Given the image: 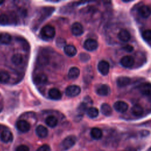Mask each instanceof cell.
<instances>
[{
    "mask_svg": "<svg viewBox=\"0 0 151 151\" xmlns=\"http://www.w3.org/2000/svg\"><path fill=\"white\" fill-rule=\"evenodd\" d=\"M138 89L140 93L143 96L151 97V84L149 83H144L139 85Z\"/></svg>",
    "mask_w": 151,
    "mask_h": 151,
    "instance_id": "8992f818",
    "label": "cell"
},
{
    "mask_svg": "<svg viewBox=\"0 0 151 151\" xmlns=\"http://www.w3.org/2000/svg\"><path fill=\"white\" fill-rule=\"evenodd\" d=\"M98 46L99 44L97 41L92 38L87 39L84 41L83 45L84 48L88 51H93L96 50L98 48Z\"/></svg>",
    "mask_w": 151,
    "mask_h": 151,
    "instance_id": "277c9868",
    "label": "cell"
},
{
    "mask_svg": "<svg viewBox=\"0 0 151 151\" xmlns=\"http://www.w3.org/2000/svg\"><path fill=\"white\" fill-rule=\"evenodd\" d=\"M137 12L140 16L144 18H148L151 15V9L147 5H142L140 6L137 10Z\"/></svg>",
    "mask_w": 151,
    "mask_h": 151,
    "instance_id": "4fadbf2b",
    "label": "cell"
},
{
    "mask_svg": "<svg viewBox=\"0 0 151 151\" xmlns=\"http://www.w3.org/2000/svg\"><path fill=\"white\" fill-rule=\"evenodd\" d=\"M4 1H1V0H0V5H2V4H4Z\"/></svg>",
    "mask_w": 151,
    "mask_h": 151,
    "instance_id": "f35d334b",
    "label": "cell"
},
{
    "mask_svg": "<svg viewBox=\"0 0 151 151\" xmlns=\"http://www.w3.org/2000/svg\"><path fill=\"white\" fill-rule=\"evenodd\" d=\"M97 68L99 71L103 76H106L109 73L110 65L108 62L104 60L100 61L97 65Z\"/></svg>",
    "mask_w": 151,
    "mask_h": 151,
    "instance_id": "52a82bcc",
    "label": "cell"
},
{
    "mask_svg": "<svg viewBox=\"0 0 151 151\" xmlns=\"http://www.w3.org/2000/svg\"><path fill=\"white\" fill-rule=\"evenodd\" d=\"M80 75V70L76 67H73L70 68L68 73V77L71 80H75Z\"/></svg>",
    "mask_w": 151,
    "mask_h": 151,
    "instance_id": "d6986e66",
    "label": "cell"
},
{
    "mask_svg": "<svg viewBox=\"0 0 151 151\" xmlns=\"http://www.w3.org/2000/svg\"><path fill=\"white\" fill-rule=\"evenodd\" d=\"M9 22V18L6 14L0 15V24L2 25H7Z\"/></svg>",
    "mask_w": 151,
    "mask_h": 151,
    "instance_id": "4dcf8cb0",
    "label": "cell"
},
{
    "mask_svg": "<svg viewBox=\"0 0 151 151\" xmlns=\"http://www.w3.org/2000/svg\"><path fill=\"white\" fill-rule=\"evenodd\" d=\"M84 103H86L87 105L90 104V105H91L92 103H93V101L91 99V98L88 96H87L84 98Z\"/></svg>",
    "mask_w": 151,
    "mask_h": 151,
    "instance_id": "8d00e7d4",
    "label": "cell"
},
{
    "mask_svg": "<svg viewBox=\"0 0 151 151\" xmlns=\"http://www.w3.org/2000/svg\"><path fill=\"white\" fill-rule=\"evenodd\" d=\"M86 113L90 118L94 119V118L97 117L99 116V110L96 107H88V109H87Z\"/></svg>",
    "mask_w": 151,
    "mask_h": 151,
    "instance_id": "484cf974",
    "label": "cell"
},
{
    "mask_svg": "<svg viewBox=\"0 0 151 151\" xmlns=\"http://www.w3.org/2000/svg\"><path fill=\"white\" fill-rule=\"evenodd\" d=\"M131 79L126 76H120L117 78L116 83L118 87H124L129 85L130 83Z\"/></svg>",
    "mask_w": 151,
    "mask_h": 151,
    "instance_id": "2e32d148",
    "label": "cell"
},
{
    "mask_svg": "<svg viewBox=\"0 0 151 151\" xmlns=\"http://www.w3.org/2000/svg\"><path fill=\"white\" fill-rule=\"evenodd\" d=\"M49 97L54 100H60L62 97L61 91L57 88H52L48 91Z\"/></svg>",
    "mask_w": 151,
    "mask_h": 151,
    "instance_id": "5bb4252c",
    "label": "cell"
},
{
    "mask_svg": "<svg viewBox=\"0 0 151 151\" xmlns=\"http://www.w3.org/2000/svg\"><path fill=\"white\" fill-rule=\"evenodd\" d=\"M143 39L146 41H151V29H147L144 31L142 34Z\"/></svg>",
    "mask_w": 151,
    "mask_h": 151,
    "instance_id": "f546056e",
    "label": "cell"
},
{
    "mask_svg": "<svg viewBox=\"0 0 151 151\" xmlns=\"http://www.w3.org/2000/svg\"><path fill=\"white\" fill-rule=\"evenodd\" d=\"M96 93L101 96H106L110 93V88L107 84H101L96 89Z\"/></svg>",
    "mask_w": 151,
    "mask_h": 151,
    "instance_id": "8fae6325",
    "label": "cell"
},
{
    "mask_svg": "<svg viewBox=\"0 0 151 151\" xmlns=\"http://www.w3.org/2000/svg\"><path fill=\"white\" fill-rule=\"evenodd\" d=\"M50 150H51V149L50 146L47 144H44L41 146L40 147H39L36 151H50Z\"/></svg>",
    "mask_w": 151,
    "mask_h": 151,
    "instance_id": "d6a6232c",
    "label": "cell"
},
{
    "mask_svg": "<svg viewBox=\"0 0 151 151\" xmlns=\"http://www.w3.org/2000/svg\"><path fill=\"white\" fill-rule=\"evenodd\" d=\"M71 32L75 36H80L83 34L84 29L83 25L78 22L73 23L71 26Z\"/></svg>",
    "mask_w": 151,
    "mask_h": 151,
    "instance_id": "30bf717a",
    "label": "cell"
},
{
    "mask_svg": "<svg viewBox=\"0 0 151 151\" xmlns=\"http://www.w3.org/2000/svg\"><path fill=\"white\" fill-rule=\"evenodd\" d=\"M117 37L119 39L123 42H127L130 39L131 35L129 32L126 29H122L118 33Z\"/></svg>",
    "mask_w": 151,
    "mask_h": 151,
    "instance_id": "e0dca14e",
    "label": "cell"
},
{
    "mask_svg": "<svg viewBox=\"0 0 151 151\" xmlns=\"http://www.w3.org/2000/svg\"><path fill=\"white\" fill-rule=\"evenodd\" d=\"M46 124L50 127H55L58 124V119L54 116H49L45 119Z\"/></svg>",
    "mask_w": 151,
    "mask_h": 151,
    "instance_id": "d4e9b609",
    "label": "cell"
},
{
    "mask_svg": "<svg viewBox=\"0 0 151 151\" xmlns=\"http://www.w3.org/2000/svg\"><path fill=\"white\" fill-rule=\"evenodd\" d=\"M80 58L83 62H86L90 58V57L87 53H81L80 55Z\"/></svg>",
    "mask_w": 151,
    "mask_h": 151,
    "instance_id": "836d02e7",
    "label": "cell"
},
{
    "mask_svg": "<svg viewBox=\"0 0 151 151\" xmlns=\"http://www.w3.org/2000/svg\"><path fill=\"white\" fill-rule=\"evenodd\" d=\"M12 63L16 65L21 64L23 61V57L20 54H15L12 55L11 58Z\"/></svg>",
    "mask_w": 151,
    "mask_h": 151,
    "instance_id": "83f0119b",
    "label": "cell"
},
{
    "mask_svg": "<svg viewBox=\"0 0 151 151\" xmlns=\"http://www.w3.org/2000/svg\"><path fill=\"white\" fill-rule=\"evenodd\" d=\"M0 139L4 143H9L12 140L13 134L9 130H4L0 134Z\"/></svg>",
    "mask_w": 151,
    "mask_h": 151,
    "instance_id": "7c38bea8",
    "label": "cell"
},
{
    "mask_svg": "<svg viewBox=\"0 0 151 151\" xmlns=\"http://www.w3.org/2000/svg\"><path fill=\"white\" fill-rule=\"evenodd\" d=\"M113 107L115 110L119 113H124L128 109V104L123 101H117L114 103Z\"/></svg>",
    "mask_w": 151,
    "mask_h": 151,
    "instance_id": "9c48e42d",
    "label": "cell"
},
{
    "mask_svg": "<svg viewBox=\"0 0 151 151\" xmlns=\"http://www.w3.org/2000/svg\"><path fill=\"white\" fill-rule=\"evenodd\" d=\"M88 109V105H87L86 103H84V102L83 101V103H81L79 105V106L78 107L77 110H78V113H79L80 114L83 115L85 111H87V110Z\"/></svg>",
    "mask_w": 151,
    "mask_h": 151,
    "instance_id": "f1b7e54d",
    "label": "cell"
},
{
    "mask_svg": "<svg viewBox=\"0 0 151 151\" xmlns=\"http://www.w3.org/2000/svg\"><path fill=\"white\" fill-rule=\"evenodd\" d=\"M12 40L11 35L6 32L0 33V43L5 45L9 44Z\"/></svg>",
    "mask_w": 151,
    "mask_h": 151,
    "instance_id": "603a6c76",
    "label": "cell"
},
{
    "mask_svg": "<svg viewBox=\"0 0 151 151\" xmlns=\"http://www.w3.org/2000/svg\"><path fill=\"white\" fill-rule=\"evenodd\" d=\"M81 88L77 85H71L68 86L65 91V94L70 97H74L80 94Z\"/></svg>",
    "mask_w": 151,
    "mask_h": 151,
    "instance_id": "3957f363",
    "label": "cell"
},
{
    "mask_svg": "<svg viewBox=\"0 0 151 151\" xmlns=\"http://www.w3.org/2000/svg\"><path fill=\"white\" fill-rule=\"evenodd\" d=\"M131 111L133 115L136 117H139L143 113V109L139 104H134L131 109Z\"/></svg>",
    "mask_w": 151,
    "mask_h": 151,
    "instance_id": "cb8c5ba5",
    "label": "cell"
},
{
    "mask_svg": "<svg viewBox=\"0 0 151 151\" xmlns=\"http://www.w3.org/2000/svg\"><path fill=\"white\" fill-rule=\"evenodd\" d=\"M101 113L106 116H110L112 114V108L107 103H103L100 107Z\"/></svg>",
    "mask_w": 151,
    "mask_h": 151,
    "instance_id": "ffe728a7",
    "label": "cell"
},
{
    "mask_svg": "<svg viewBox=\"0 0 151 151\" xmlns=\"http://www.w3.org/2000/svg\"><path fill=\"white\" fill-rule=\"evenodd\" d=\"M41 35L44 38L52 39L55 35V30L54 27L50 25H45L41 30Z\"/></svg>",
    "mask_w": 151,
    "mask_h": 151,
    "instance_id": "7a4b0ae2",
    "label": "cell"
},
{
    "mask_svg": "<svg viewBox=\"0 0 151 151\" xmlns=\"http://www.w3.org/2000/svg\"><path fill=\"white\" fill-rule=\"evenodd\" d=\"M77 138L75 136L70 135L66 137L61 142L59 148L61 151H66L71 149L76 143Z\"/></svg>",
    "mask_w": 151,
    "mask_h": 151,
    "instance_id": "6da1fadb",
    "label": "cell"
},
{
    "mask_svg": "<svg viewBox=\"0 0 151 151\" xmlns=\"http://www.w3.org/2000/svg\"><path fill=\"white\" fill-rule=\"evenodd\" d=\"M35 133L40 138H45L48 136V129L42 125H39L35 129Z\"/></svg>",
    "mask_w": 151,
    "mask_h": 151,
    "instance_id": "9a60e30c",
    "label": "cell"
},
{
    "mask_svg": "<svg viewBox=\"0 0 151 151\" xmlns=\"http://www.w3.org/2000/svg\"><path fill=\"white\" fill-rule=\"evenodd\" d=\"M91 137L95 140H99L102 137L103 132L101 130L97 127H93L90 132Z\"/></svg>",
    "mask_w": 151,
    "mask_h": 151,
    "instance_id": "7402d4cb",
    "label": "cell"
},
{
    "mask_svg": "<svg viewBox=\"0 0 151 151\" xmlns=\"http://www.w3.org/2000/svg\"><path fill=\"white\" fill-rule=\"evenodd\" d=\"M123 50H125L126 52H130L133 50V47L130 45H126L123 47Z\"/></svg>",
    "mask_w": 151,
    "mask_h": 151,
    "instance_id": "d590c367",
    "label": "cell"
},
{
    "mask_svg": "<svg viewBox=\"0 0 151 151\" xmlns=\"http://www.w3.org/2000/svg\"><path fill=\"white\" fill-rule=\"evenodd\" d=\"M17 129L21 132L26 133L28 132L30 129V124L25 120H19L16 123Z\"/></svg>",
    "mask_w": 151,
    "mask_h": 151,
    "instance_id": "5b68a950",
    "label": "cell"
},
{
    "mask_svg": "<svg viewBox=\"0 0 151 151\" xmlns=\"http://www.w3.org/2000/svg\"><path fill=\"white\" fill-rule=\"evenodd\" d=\"M120 63L125 68H130L134 64V59L132 56L126 55L121 58Z\"/></svg>",
    "mask_w": 151,
    "mask_h": 151,
    "instance_id": "ba28073f",
    "label": "cell"
},
{
    "mask_svg": "<svg viewBox=\"0 0 151 151\" xmlns=\"http://www.w3.org/2000/svg\"><path fill=\"white\" fill-rule=\"evenodd\" d=\"M16 151H29V149L27 145H21L16 148Z\"/></svg>",
    "mask_w": 151,
    "mask_h": 151,
    "instance_id": "e575fe53",
    "label": "cell"
},
{
    "mask_svg": "<svg viewBox=\"0 0 151 151\" xmlns=\"http://www.w3.org/2000/svg\"><path fill=\"white\" fill-rule=\"evenodd\" d=\"M66 44V41L63 38H58L56 40V44L58 47H65Z\"/></svg>",
    "mask_w": 151,
    "mask_h": 151,
    "instance_id": "1f68e13d",
    "label": "cell"
},
{
    "mask_svg": "<svg viewBox=\"0 0 151 151\" xmlns=\"http://www.w3.org/2000/svg\"><path fill=\"white\" fill-rule=\"evenodd\" d=\"M149 132L148 131H147V130H143L142 132H141V134L142 136H146L147 134H149Z\"/></svg>",
    "mask_w": 151,
    "mask_h": 151,
    "instance_id": "74e56055",
    "label": "cell"
},
{
    "mask_svg": "<svg viewBox=\"0 0 151 151\" xmlns=\"http://www.w3.org/2000/svg\"><path fill=\"white\" fill-rule=\"evenodd\" d=\"M10 79L9 74L5 71H0V83L2 84L7 83Z\"/></svg>",
    "mask_w": 151,
    "mask_h": 151,
    "instance_id": "4316f807",
    "label": "cell"
},
{
    "mask_svg": "<svg viewBox=\"0 0 151 151\" xmlns=\"http://www.w3.org/2000/svg\"><path fill=\"white\" fill-rule=\"evenodd\" d=\"M64 51L67 55L70 57H74L77 52L76 48L73 45H66L64 47Z\"/></svg>",
    "mask_w": 151,
    "mask_h": 151,
    "instance_id": "ac0fdd59",
    "label": "cell"
},
{
    "mask_svg": "<svg viewBox=\"0 0 151 151\" xmlns=\"http://www.w3.org/2000/svg\"><path fill=\"white\" fill-rule=\"evenodd\" d=\"M47 76L43 73L37 74L35 78V82L38 85H44L47 82Z\"/></svg>",
    "mask_w": 151,
    "mask_h": 151,
    "instance_id": "44dd1931",
    "label": "cell"
}]
</instances>
